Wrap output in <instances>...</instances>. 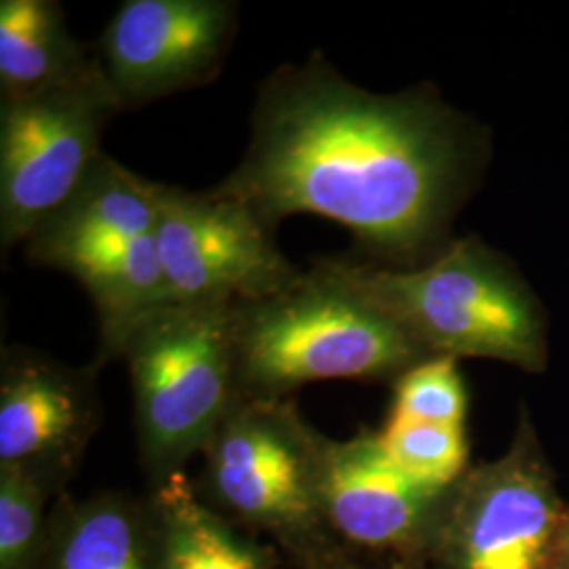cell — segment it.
I'll return each mask as SVG.
<instances>
[{"label":"cell","mask_w":569,"mask_h":569,"mask_svg":"<svg viewBox=\"0 0 569 569\" xmlns=\"http://www.w3.org/2000/svg\"><path fill=\"white\" fill-rule=\"evenodd\" d=\"M249 124L241 163L216 188L270 228L319 216L403 268L448 244L477 142L430 89L371 93L315 51L266 77Z\"/></svg>","instance_id":"cell-1"},{"label":"cell","mask_w":569,"mask_h":569,"mask_svg":"<svg viewBox=\"0 0 569 569\" xmlns=\"http://www.w3.org/2000/svg\"><path fill=\"white\" fill-rule=\"evenodd\" d=\"M234 321L239 387L249 399H283L327 380H399L432 359L333 260L234 305Z\"/></svg>","instance_id":"cell-2"},{"label":"cell","mask_w":569,"mask_h":569,"mask_svg":"<svg viewBox=\"0 0 569 569\" xmlns=\"http://www.w3.org/2000/svg\"><path fill=\"white\" fill-rule=\"evenodd\" d=\"M333 262L428 357H488L528 371L547 363L533 298L475 237L451 241L413 268Z\"/></svg>","instance_id":"cell-3"},{"label":"cell","mask_w":569,"mask_h":569,"mask_svg":"<svg viewBox=\"0 0 569 569\" xmlns=\"http://www.w3.org/2000/svg\"><path fill=\"white\" fill-rule=\"evenodd\" d=\"M133 385L146 467L164 479L204 451L241 399L234 305H169L122 355Z\"/></svg>","instance_id":"cell-4"},{"label":"cell","mask_w":569,"mask_h":569,"mask_svg":"<svg viewBox=\"0 0 569 569\" xmlns=\"http://www.w3.org/2000/svg\"><path fill=\"white\" fill-rule=\"evenodd\" d=\"M122 112L100 60L77 81L0 100V247L9 253L70 199Z\"/></svg>","instance_id":"cell-5"},{"label":"cell","mask_w":569,"mask_h":569,"mask_svg":"<svg viewBox=\"0 0 569 569\" xmlns=\"http://www.w3.org/2000/svg\"><path fill=\"white\" fill-rule=\"evenodd\" d=\"M566 507L528 418L509 451L449 489L428 545L437 569H550Z\"/></svg>","instance_id":"cell-6"},{"label":"cell","mask_w":569,"mask_h":569,"mask_svg":"<svg viewBox=\"0 0 569 569\" xmlns=\"http://www.w3.org/2000/svg\"><path fill=\"white\" fill-rule=\"evenodd\" d=\"M326 448L291 403L241 397L204 448L207 486L253 526L293 538L312 533L323 519Z\"/></svg>","instance_id":"cell-7"},{"label":"cell","mask_w":569,"mask_h":569,"mask_svg":"<svg viewBox=\"0 0 569 569\" xmlns=\"http://www.w3.org/2000/svg\"><path fill=\"white\" fill-rule=\"evenodd\" d=\"M154 239L171 305H239L300 272L279 249L274 228L216 186L188 192L163 183Z\"/></svg>","instance_id":"cell-8"},{"label":"cell","mask_w":569,"mask_h":569,"mask_svg":"<svg viewBox=\"0 0 569 569\" xmlns=\"http://www.w3.org/2000/svg\"><path fill=\"white\" fill-rule=\"evenodd\" d=\"M237 28L234 0H127L103 30L98 60L131 110L216 81Z\"/></svg>","instance_id":"cell-9"},{"label":"cell","mask_w":569,"mask_h":569,"mask_svg":"<svg viewBox=\"0 0 569 569\" xmlns=\"http://www.w3.org/2000/svg\"><path fill=\"white\" fill-rule=\"evenodd\" d=\"M449 489L411 479L388 458L378 432L327 441L321 512L333 531L359 549L392 552L407 561L427 559Z\"/></svg>","instance_id":"cell-10"},{"label":"cell","mask_w":569,"mask_h":569,"mask_svg":"<svg viewBox=\"0 0 569 569\" xmlns=\"http://www.w3.org/2000/svg\"><path fill=\"white\" fill-rule=\"evenodd\" d=\"M93 369L21 346L2 348L0 467L47 477L70 467L98 425Z\"/></svg>","instance_id":"cell-11"},{"label":"cell","mask_w":569,"mask_h":569,"mask_svg":"<svg viewBox=\"0 0 569 569\" xmlns=\"http://www.w3.org/2000/svg\"><path fill=\"white\" fill-rule=\"evenodd\" d=\"M163 183L150 182L102 154L79 188L26 241L32 264L61 270L100 244L152 234Z\"/></svg>","instance_id":"cell-12"},{"label":"cell","mask_w":569,"mask_h":569,"mask_svg":"<svg viewBox=\"0 0 569 569\" xmlns=\"http://www.w3.org/2000/svg\"><path fill=\"white\" fill-rule=\"evenodd\" d=\"M87 289L100 327L96 366L121 357L129 336L171 305L154 232L100 244L61 268Z\"/></svg>","instance_id":"cell-13"},{"label":"cell","mask_w":569,"mask_h":569,"mask_svg":"<svg viewBox=\"0 0 569 569\" xmlns=\"http://www.w3.org/2000/svg\"><path fill=\"white\" fill-rule=\"evenodd\" d=\"M98 56H89L53 0L0 2V100H18L77 81Z\"/></svg>","instance_id":"cell-14"},{"label":"cell","mask_w":569,"mask_h":569,"mask_svg":"<svg viewBox=\"0 0 569 569\" xmlns=\"http://www.w3.org/2000/svg\"><path fill=\"white\" fill-rule=\"evenodd\" d=\"M157 505L163 515L164 569H264L256 549L197 500L182 472L163 479Z\"/></svg>","instance_id":"cell-15"},{"label":"cell","mask_w":569,"mask_h":569,"mask_svg":"<svg viewBox=\"0 0 569 569\" xmlns=\"http://www.w3.org/2000/svg\"><path fill=\"white\" fill-rule=\"evenodd\" d=\"M378 441L397 467L428 488H453L467 475L465 427L430 425L390 413Z\"/></svg>","instance_id":"cell-16"},{"label":"cell","mask_w":569,"mask_h":569,"mask_svg":"<svg viewBox=\"0 0 569 569\" xmlns=\"http://www.w3.org/2000/svg\"><path fill=\"white\" fill-rule=\"evenodd\" d=\"M56 569H148L127 507L100 500L79 510L61 540Z\"/></svg>","instance_id":"cell-17"},{"label":"cell","mask_w":569,"mask_h":569,"mask_svg":"<svg viewBox=\"0 0 569 569\" xmlns=\"http://www.w3.org/2000/svg\"><path fill=\"white\" fill-rule=\"evenodd\" d=\"M467 411V387L458 369V359L432 357L407 369L399 380H395L390 413L430 425L465 427Z\"/></svg>","instance_id":"cell-18"},{"label":"cell","mask_w":569,"mask_h":569,"mask_svg":"<svg viewBox=\"0 0 569 569\" xmlns=\"http://www.w3.org/2000/svg\"><path fill=\"white\" fill-rule=\"evenodd\" d=\"M44 477L23 467H0V569H23L37 549Z\"/></svg>","instance_id":"cell-19"},{"label":"cell","mask_w":569,"mask_h":569,"mask_svg":"<svg viewBox=\"0 0 569 569\" xmlns=\"http://www.w3.org/2000/svg\"><path fill=\"white\" fill-rule=\"evenodd\" d=\"M550 569H569V509L566 510L563 523H561L557 542H555Z\"/></svg>","instance_id":"cell-20"},{"label":"cell","mask_w":569,"mask_h":569,"mask_svg":"<svg viewBox=\"0 0 569 569\" xmlns=\"http://www.w3.org/2000/svg\"><path fill=\"white\" fill-rule=\"evenodd\" d=\"M329 569H378V568H367V566H361V563H348V561H340V563H331Z\"/></svg>","instance_id":"cell-21"}]
</instances>
